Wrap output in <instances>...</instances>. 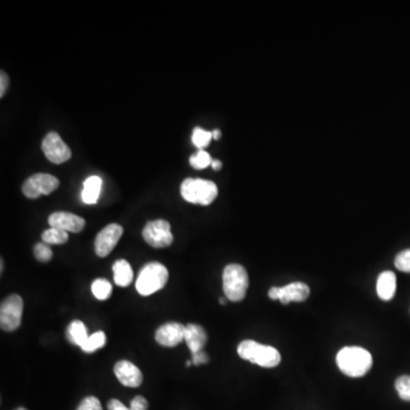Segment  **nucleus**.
<instances>
[{
	"label": "nucleus",
	"instance_id": "4",
	"mask_svg": "<svg viewBox=\"0 0 410 410\" xmlns=\"http://www.w3.org/2000/svg\"><path fill=\"white\" fill-rule=\"evenodd\" d=\"M223 292L227 299L232 302H240L247 295L249 289V275L243 266L232 263L223 269Z\"/></svg>",
	"mask_w": 410,
	"mask_h": 410
},
{
	"label": "nucleus",
	"instance_id": "7",
	"mask_svg": "<svg viewBox=\"0 0 410 410\" xmlns=\"http://www.w3.org/2000/svg\"><path fill=\"white\" fill-rule=\"evenodd\" d=\"M60 187V180L48 175V173H37L31 175L22 186V192L27 199H36L42 195H49Z\"/></svg>",
	"mask_w": 410,
	"mask_h": 410
},
{
	"label": "nucleus",
	"instance_id": "12",
	"mask_svg": "<svg viewBox=\"0 0 410 410\" xmlns=\"http://www.w3.org/2000/svg\"><path fill=\"white\" fill-rule=\"evenodd\" d=\"M185 330L186 326L180 323H167L155 332V341L167 348H173L185 341Z\"/></svg>",
	"mask_w": 410,
	"mask_h": 410
},
{
	"label": "nucleus",
	"instance_id": "28",
	"mask_svg": "<svg viewBox=\"0 0 410 410\" xmlns=\"http://www.w3.org/2000/svg\"><path fill=\"white\" fill-rule=\"evenodd\" d=\"M77 410H103V407L96 397H87L77 406Z\"/></svg>",
	"mask_w": 410,
	"mask_h": 410
},
{
	"label": "nucleus",
	"instance_id": "26",
	"mask_svg": "<svg viewBox=\"0 0 410 410\" xmlns=\"http://www.w3.org/2000/svg\"><path fill=\"white\" fill-rule=\"evenodd\" d=\"M33 253H35L37 260L40 262H47L53 258V251L46 243L36 244V247L33 249Z\"/></svg>",
	"mask_w": 410,
	"mask_h": 410
},
{
	"label": "nucleus",
	"instance_id": "25",
	"mask_svg": "<svg viewBox=\"0 0 410 410\" xmlns=\"http://www.w3.org/2000/svg\"><path fill=\"white\" fill-rule=\"evenodd\" d=\"M395 390L404 402H410V376L404 375L395 380Z\"/></svg>",
	"mask_w": 410,
	"mask_h": 410
},
{
	"label": "nucleus",
	"instance_id": "9",
	"mask_svg": "<svg viewBox=\"0 0 410 410\" xmlns=\"http://www.w3.org/2000/svg\"><path fill=\"white\" fill-rule=\"evenodd\" d=\"M268 295L271 300H280L282 304L304 302L309 297L310 289L306 282H294L284 287H271Z\"/></svg>",
	"mask_w": 410,
	"mask_h": 410
},
{
	"label": "nucleus",
	"instance_id": "31",
	"mask_svg": "<svg viewBox=\"0 0 410 410\" xmlns=\"http://www.w3.org/2000/svg\"><path fill=\"white\" fill-rule=\"evenodd\" d=\"M9 79L6 72L1 71L0 73V97L3 99L8 88Z\"/></svg>",
	"mask_w": 410,
	"mask_h": 410
},
{
	"label": "nucleus",
	"instance_id": "19",
	"mask_svg": "<svg viewBox=\"0 0 410 410\" xmlns=\"http://www.w3.org/2000/svg\"><path fill=\"white\" fill-rule=\"evenodd\" d=\"M66 337L73 344L81 347L89 337L86 325L81 321H72L71 324L68 325Z\"/></svg>",
	"mask_w": 410,
	"mask_h": 410
},
{
	"label": "nucleus",
	"instance_id": "21",
	"mask_svg": "<svg viewBox=\"0 0 410 410\" xmlns=\"http://www.w3.org/2000/svg\"><path fill=\"white\" fill-rule=\"evenodd\" d=\"M105 344H106V335H105L104 332L99 330V332H96L90 335L80 348L87 354H92L94 351L103 348Z\"/></svg>",
	"mask_w": 410,
	"mask_h": 410
},
{
	"label": "nucleus",
	"instance_id": "30",
	"mask_svg": "<svg viewBox=\"0 0 410 410\" xmlns=\"http://www.w3.org/2000/svg\"><path fill=\"white\" fill-rule=\"evenodd\" d=\"M192 363L193 365L199 366L203 364L209 363L208 354H205L204 351H199L197 354H192Z\"/></svg>",
	"mask_w": 410,
	"mask_h": 410
},
{
	"label": "nucleus",
	"instance_id": "10",
	"mask_svg": "<svg viewBox=\"0 0 410 410\" xmlns=\"http://www.w3.org/2000/svg\"><path fill=\"white\" fill-rule=\"evenodd\" d=\"M42 147L46 158L51 161V163H66V161L71 159V149L64 143L62 137L54 131L48 132L47 136L44 138Z\"/></svg>",
	"mask_w": 410,
	"mask_h": 410
},
{
	"label": "nucleus",
	"instance_id": "5",
	"mask_svg": "<svg viewBox=\"0 0 410 410\" xmlns=\"http://www.w3.org/2000/svg\"><path fill=\"white\" fill-rule=\"evenodd\" d=\"M182 199L193 204L210 205L218 197L217 185L210 180L187 178L180 187Z\"/></svg>",
	"mask_w": 410,
	"mask_h": 410
},
{
	"label": "nucleus",
	"instance_id": "15",
	"mask_svg": "<svg viewBox=\"0 0 410 410\" xmlns=\"http://www.w3.org/2000/svg\"><path fill=\"white\" fill-rule=\"evenodd\" d=\"M185 342L190 348L192 354L203 351L206 342L208 334L202 326L197 324H188L185 330Z\"/></svg>",
	"mask_w": 410,
	"mask_h": 410
},
{
	"label": "nucleus",
	"instance_id": "33",
	"mask_svg": "<svg viewBox=\"0 0 410 410\" xmlns=\"http://www.w3.org/2000/svg\"><path fill=\"white\" fill-rule=\"evenodd\" d=\"M211 166L214 170H220L221 167H223V162L220 160H213L212 161Z\"/></svg>",
	"mask_w": 410,
	"mask_h": 410
},
{
	"label": "nucleus",
	"instance_id": "16",
	"mask_svg": "<svg viewBox=\"0 0 410 410\" xmlns=\"http://www.w3.org/2000/svg\"><path fill=\"white\" fill-rule=\"evenodd\" d=\"M397 290V277L392 271H383L378 278L376 291L380 300H392Z\"/></svg>",
	"mask_w": 410,
	"mask_h": 410
},
{
	"label": "nucleus",
	"instance_id": "13",
	"mask_svg": "<svg viewBox=\"0 0 410 410\" xmlns=\"http://www.w3.org/2000/svg\"><path fill=\"white\" fill-rule=\"evenodd\" d=\"M114 374L122 385L138 387L143 383V374L136 365L128 360H120L114 366Z\"/></svg>",
	"mask_w": 410,
	"mask_h": 410
},
{
	"label": "nucleus",
	"instance_id": "6",
	"mask_svg": "<svg viewBox=\"0 0 410 410\" xmlns=\"http://www.w3.org/2000/svg\"><path fill=\"white\" fill-rule=\"evenodd\" d=\"M23 300L18 294L7 297L0 306V327L5 332H14L22 323Z\"/></svg>",
	"mask_w": 410,
	"mask_h": 410
},
{
	"label": "nucleus",
	"instance_id": "18",
	"mask_svg": "<svg viewBox=\"0 0 410 410\" xmlns=\"http://www.w3.org/2000/svg\"><path fill=\"white\" fill-rule=\"evenodd\" d=\"M101 179L99 175H92L87 178L84 182V190H82V201L86 204H96L99 202V195L101 190Z\"/></svg>",
	"mask_w": 410,
	"mask_h": 410
},
{
	"label": "nucleus",
	"instance_id": "17",
	"mask_svg": "<svg viewBox=\"0 0 410 410\" xmlns=\"http://www.w3.org/2000/svg\"><path fill=\"white\" fill-rule=\"evenodd\" d=\"M114 282L120 287H127L134 280V271L125 259H120L113 265Z\"/></svg>",
	"mask_w": 410,
	"mask_h": 410
},
{
	"label": "nucleus",
	"instance_id": "22",
	"mask_svg": "<svg viewBox=\"0 0 410 410\" xmlns=\"http://www.w3.org/2000/svg\"><path fill=\"white\" fill-rule=\"evenodd\" d=\"M92 294L95 295L96 299L101 301H105L112 294V285L108 280L104 278H99L94 280L92 285Z\"/></svg>",
	"mask_w": 410,
	"mask_h": 410
},
{
	"label": "nucleus",
	"instance_id": "34",
	"mask_svg": "<svg viewBox=\"0 0 410 410\" xmlns=\"http://www.w3.org/2000/svg\"><path fill=\"white\" fill-rule=\"evenodd\" d=\"M212 137L216 140L220 139L221 131L219 129H216V130L212 131Z\"/></svg>",
	"mask_w": 410,
	"mask_h": 410
},
{
	"label": "nucleus",
	"instance_id": "3",
	"mask_svg": "<svg viewBox=\"0 0 410 410\" xmlns=\"http://www.w3.org/2000/svg\"><path fill=\"white\" fill-rule=\"evenodd\" d=\"M169 280V271L160 262H151L140 271L137 278L136 289L140 295L149 297L163 289Z\"/></svg>",
	"mask_w": 410,
	"mask_h": 410
},
{
	"label": "nucleus",
	"instance_id": "24",
	"mask_svg": "<svg viewBox=\"0 0 410 410\" xmlns=\"http://www.w3.org/2000/svg\"><path fill=\"white\" fill-rule=\"evenodd\" d=\"M212 159L208 152H205L203 149H201L199 152L197 154L192 155L190 159V163L192 167L195 168V169H205V168L209 167L210 164L212 163Z\"/></svg>",
	"mask_w": 410,
	"mask_h": 410
},
{
	"label": "nucleus",
	"instance_id": "2",
	"mask_svg": "<svg viewBox=\"0 0 410 410\" xmlns=\"http://www.w3.org/2000/svg\"><path fill=\"white\" fill-rule=\"evenodd\" d=\"M237 354L242 359L247 360L250 363L261 366L265 368H273L280 365V351L271 345L261 344L252 340H247L240 343Z\"/></svg>",
	"mask_w": 410,
	"mask_h": 410
},
{
	"label": "nucleus",
	"instance_id": "14",
	"mask_svg": "<svg viewBox=\"0 0 410 410\" xmlns=\"http://www.w3.org/2000/svg\"><path fill=\"white\" fill-rule=\"evenodd\" d=\"M48 223L53 228L62 229L66 232H80L86 226L84 218L70 212H55L48 218Z\"/></svg>",
	"mask_w": 410,
	"mask_h": 410
},
{
	"label": "nucleus",
	"instance_id": "23",
	"mask_svg": "<svg viewBox=\"0 0 410 410\" xmlns=\"http://www.w3.org/2000/svg\"><path fill=\"white\" fill-rule=\"evenodd\" d=\"M212 138H213L212 137V131L204 130V129L199 128V127L194 129L193 136H192L194 145L201 149H205L206 146H209Z\"/></svg>",
	"mask_w": 410,
	"mask_h": 410
},
{
	"label": "nucleus",
	"instance_id": "1",
	"mask_svg": "<svg viewBox=\"0 0 410 410\" xmlns=\"http://www.w3.org/2000/svg\"><path fill=\"white\" fill-rule=\"evenodd\" d=\"M340 371L349 378H363L371 371L373 357L369 351L360 347H345L336 356Z\"/></svg>",
	"mask_w": 410,
	"mask_h": 410
},
{
	"label": "nucleus",
	"instance_id": "27",
	"mask_svg": "<svg viewBox=\"0 0 410 410\" xmlns=\"http://www.w3.org/2000/svg\"><path fill=\"white\" fill-rule=\"evenodd\" d=\"M395 266L398 271L410 273V249L402 251L395 256Z\"/></svg>",
	"mask_w": 410,
	"mask_h": 410
},
{
	"label": "nucleus",
	"instance_id": "32",
	"mask_svg": "<svg viewBox=\"0 0 410 410\" xmlns=\"http://www.w3.org/2000/svg\"><path fill=\"white\" fill-rule=\"evenodd\" d=\"M107 409L108 410H130V408L125 407V404H122L119 400L116 399H112L107 404Z\"/></svg>",
	"mask_w": 410,
	"mask_h": 410
},
{
	"label": "nucleus",
	"instance_id": "36",
	"mask_svg": "<svg viewBox=\"0 0 410 410\" xmlns=\"http://www.w3.org/2000/svg\"><path fill=\"white\" fill-rule=\"evenodd\" d=\"M16 410H27V409H25V408H18V409Z\"/></svg>",
	"mask_w": 410,
	"mask_h": 410
},
{
	"label": "nucleus",
	"instance_id": "11",
	"mask_svg": "<svg viewBox=\"0 0 410 410\" xmlns=\"http://www.w3.org/2000/svg\"><path fill=\"white\" fill-rule=\"evenodd\" d=\"M123 235V228L118 223H110L105 228L101 229L95 240V251L97 256L105 258L108 256L120 238Z\"/></svg>",
	"mask_w": 410,
	"mask_h": 410
},
{
	"label": "nucleus",
	"instance_id": "20",
	"mask_svg": "<svg viewBox=\"0 0 410 410\" xmlns=\"http://www.w3.org/2000/svg\"><path fill=\"white\" fill-rule=\"evenodd\" d=\"M42 242L48 244V245H51V244H53V245H62V244H66L68 241V232H64L62 229L51 227V228L42 232Z\"/></svg>",
	"mask_w": 410,
	"mask_h": 410
},
{
	"label": "nucleus",
	"instance_id": "35",
	"mask_svg": "<svg viewBox=\"0 0 410 410\" xmlns=\"http://www.w3.org/2000/svg\"><path fill=\"white\" fill-rule=\"evenodd\" d=\"M219 302H220V304H223V306H225V304H227V301L225 300V299H220V300H219Z\"/></svg>",
	"mask_w": 410,
	"mask_h": 410
},
{
	"label": "nucleus",
	"instance_id": "8",
	"mask_svg": "<svg viewBox=\"0 0 410 410\" xmlns=\"http://www.w3.org/2000/svg\"><path fill=\"white\" fill-rule=\"evenodd\" d=\"M143 237L146 243L155 249L170 247L173 242L171 226L168 221L162 219L149 221L144 228Z\"/></svg>",
	"mask_w": 410,
	"mask_h": 410
},
{
	"label": "nucleus",
	"instance_id": "29",
	"mask_svg": "<svg viewBox=\"0 0 410 410\" xmlns=\"http://www.w3.org/2000/svg\"><path fill=\"white\" fill-rule=\"evenodd\" d=\"M130 410H147L149 402L142 395H137L130 402Z\"/></svg>",
	"mask_w": 410,
	"mask_h": 410
}]
</instances>
